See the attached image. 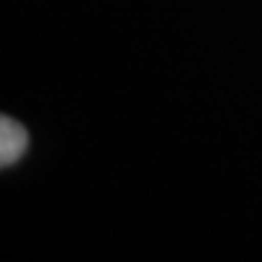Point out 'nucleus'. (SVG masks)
I'll list each match as a JSON object with an SVG mask.
<instances>
[{"instance_id": "nucleus-1", "label": "nucleus", "mask_w": 262, "mask_h": 262, "mask_svg": "<svg viewBox=\"0 0 262 262\" xmlns=\"http://www.w3.org/2000/svg\"><path fill=\"white\" fill-rule=\"evenodd\" d=\"M27 131L24 125L9 117H3L0 120V166H12V163H18L20 155L27 151Z\"/></svg>"}]
</instances>
